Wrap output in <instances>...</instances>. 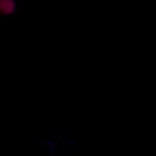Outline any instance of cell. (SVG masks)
Returning a JSON list of instances; mask_svg holds the SVG:
<instances>
[{"mask_svg": "<svg viewBox=\"0 0 156 156\" xmlns=\"http://www.w3.org/2000/svg\"><path fill=\"white\" fill-rule=\"evenodd\" d=\"M15 9V4L13 0H0V13L8 15L13 12Z\"/></svg>", "mask_w": 156, "mask_h": 156, "instance_id": "obj_1", "label": "cell"}]
</instances>
